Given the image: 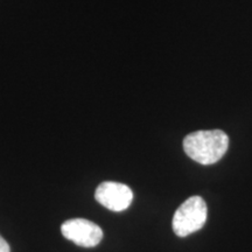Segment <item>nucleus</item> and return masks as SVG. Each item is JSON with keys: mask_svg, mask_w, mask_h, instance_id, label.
Segmentation results:
<instances>
[{"mask_svg": "<svg viewBox=\"0 0 252 252\" xmlns=\"http://www.w3.org/2000/svg\"><path fill=\"white\" fill-rule=\"evenodd\" d=\"M97 202L111 212H124L133 200V193L126 185L106 181L100 184L94 193Z\"/></svg>", "mask_w": 252, "mask_h": 252, "instance_id": "20e7f679", "label": "nucleus"}, {"mask_svg": "<svg viewBox=\"0 0 252 252\" xmlns=\"http://www.w3.org/2000/svg\"><path fill=\"white\" fill-rule=\"evenodd\" d=\"M0 252H11L8 243L1 237V236H0Z\"/></svg>", "mask_w": 252, "mask_h": 252, "instance_id": "39448f33", "label": "nucleus"}, {"mask_svg": "<svg viewBox=\"0 0 252 252\" xmlns=\"http://www.w3.org/2000/svg\"><path fill=\"white\" fill-rule=\"evenodd\" d=\"M207 204L201 196H191L178 208L173 217V231L179 237L196 232L207 220Z\"/></svg>", "mask_w": 252, "mask_h": 252, "instance_id": "f03ea898", "label": "nucleus"}, {"mask_svg": "<svg viewBox=\"0 0 252 252\" xmlns=\"http://www.w3.org/2000/svg\"><path fill=\"white\" fill-rule=\"evenodd\" d=\"M61 232L72 243L83 248H94L100 243L103 231L94 222L84 219H72L61 225Z\"/></svg>", "mask_w": 252, "mask_h": 252, "instance_id": "7ed1b4c3", "label": "nucleus"}, {"mask_svg": "<svg viewBox=\"0 0 252 252\" xmlns=\"http://www.w3.org/2000/svg\"><path fill=\"white\" fill-rule=\"evenodd\" d=\"M229 146V137L220 130L196 131L184 140L187 156L201 165H213L222 159Z\"/></svg>", "mask_w": 252, "mask_h": 252, "instance_id": "f257e3e1", "label": "nucleus"}]
</instances>
